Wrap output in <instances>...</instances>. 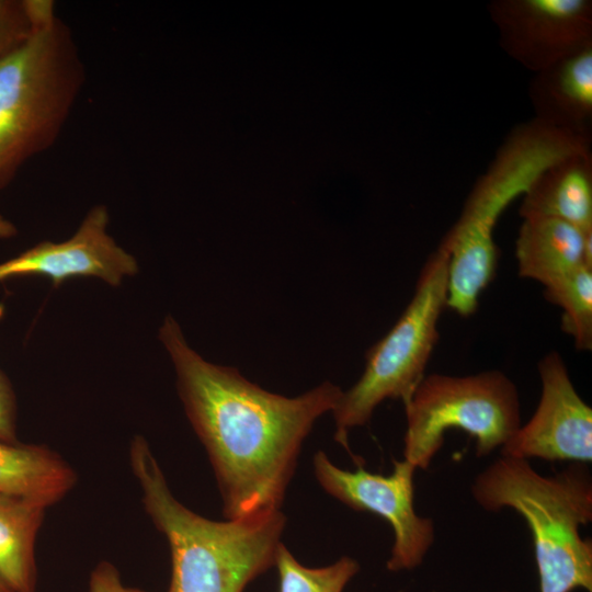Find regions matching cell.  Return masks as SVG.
Segmentation results:
<instances>
[{"label":"cell","mask_w":592,"mask_h":592,"mask_svg":"<svg viewBox=\"0 0 592 592\" xmlns=\"http://www.w3.org/2000/svg\"><path fill=\"white\" fill-rule=\"evenodd\" d=\"M158 338L175 371L185 414L214 469L227 520L280 509L306 436L342 389L323 382L296 397L263 389L231 366L210 363L167 316Z\"/></svg>","instance_id":"1"},{"label":"cell","mask_w":592,"mask_h":592,"mask_svg":"<svg viewBox=\"0 0 592 592\" xmlns=\"http://www.w3.org/2000/svg\"><path fill=\"white\" fill-rule=\"evenodd\" d=\"M407 429L403 458L428 469L442 448L445 433L460 430L476 442V455L488 456L521 426L516 385L500 371L466 376H424L403 402Z\"/></svg>","instance_id":"7"},{"label":"cell","mask_w":592,"mask_h":592,"mask_svg":"<svg viewBox=\"0 0 592 592\" xmlns=\"http://www.w3.org/2000/svg\"><path fill=\"white\" fill-rule=\"evenodd\" d=\"M34 0H0V59L31 32Z\"/></svg>","instance_id":"19"},{"label":"cell","mask_w":592,"mask_h":592,"mask_svg":"<svg viewBox=\"0 0 592 592\" xmlns=\"http://www.w3.org/2000/svg\"><path fill=\"white\" fill-rule=\"evenodd\" d=\"M0 592H12L1 579H0Z\"/></svg>","instance_id":"22"},{"label":"cell","mask_w":592,"mask_h":592,"mask_svg":"<svg viewBox=\"0 0 592 592\" xmlns=\"http://www.w3.org/2000/svg\"><path fill=\"white\" fill-rule=\"evenodd\" d=\"M77 482L76 470L55 449L0 441V494L27 497L49 508L70 493Z\"/></svg>","instance_id":"15"},{"label":"cell","mask_w":592,"mask_h":592,"mask_svg":"<svg viewBox=\"0 0 592 592\" xmlns=\"http://www.w3.org/2000/svg\"><path fill=\"white\" fill-rule=\"evenodd\" d=\"M540 398L531 419L501 454L530 460L592 462V409L578 394L562 357L550 352L538 363Z\"/></svg>","instance_id":"10"},{"label":"cell","mask_w":592,"mask_h":592,"mask_svg":"<svg viewBox=\"0 0 592 592\" xmlns=\"http://www.w3.org/2000/svg\"><path fill=\"white\" fill-rule=\"evenodd\" d=\"M314 475L330 496L349 508L376 514L391 527L394 543L386 567L391 572L414 570L422 565L435 538L432 519L417 513L414 506L415 468L394 460L389 475L335 466L322 451L312 458Z\"/></svg>","instance_id":"8"},{"label":"cell","mask_w":592,"mask_h":592,"mask_svg":"<svg viewBox=\"0 0 592 592\" xmlns=\"http://www.w3.org/2000/svg\"><path fill=\"white\" fill-rule=\"evenodd\" d=\"M483 510L511 509L532 536L539 592H592V543L581 527L592 521V480L585 464H569L553 476L530 460L500 455L471 485Z\"/></svg>","instance_id":"4"},{"label":"cell","mask_w":592,"mask_h":592,"mask_svg":"<svg viewBox=\"0 0 592 592\" xmlns=\"http://www.w3.org/2000/svg\"><path fill=\"white\" fill-rule=\"evenodd\" d=\"M128 458L144 510L169 545L171 578L167 592H243L275 566L286 523L280 509L213 521L173 496L143 435L132 439Z\"/></svg>","instance_id":"2"},{"label":"cell","mask_w":592,"mask_h":592,"mask_svg":"<svg viewBox=\"0 0 592 592\" xmlns=\"http://www.w3.org/2000/svg\"><path fill=\"white\" fill-rule=\"evenodd\" d=\"M587 150L591 137L535 118L509 133L440 243L448 253L446 307L462 317L475 314L496 275L499 252L493 232L502 213L547 167Z\"/></svg>","instance_id":"5"},{"label":"cell","mask_w":592,"mask_h":592,"mask_svg":"<svg viewBox=\"0 0 592 592\" xmlns=\"http://www.w3.org/2000/svg\"><path fill=\"white\" fill-rule=\"evenodd\" d=\"M488 13L501 48L534 73L592 44L590 0H493Z\"/></svg>","instance_id":"9"},{"label":"cell","mask_w":592,"mask_h":592,"mask_svg":"<svg viewBox=\"0 0 592 592\" xmlns=\"http://www.w3.org/2000/svg\"><path fill=\"white\" fill-rule=\"evenodd\" d=\"M274 567L278 573V592H343L361 569L357 560L349 556L326 567L309 568L283 544L278 547Z\"/></svg>","instance_id":"18"},{"label":"cell","mask_w":592,"mask_h":592,"mask_svg":"<svg viewBox=\"0 0 592 592\" xmlns=\"http://www.w3.org/2000/svg\"><path fill=\"white\" fill-rule=\"evenodd\" d=\"M0 441L18 443L16 398L8 377L0 371Z\"/></svg>","instance_id":"20"},{"label":"cell","mask_w":592,"mask_h":592,"mask_svg":"<svg viewBox=\"0 0 592 592\" xmlns=\"http://www.w3.org/2000/svg\"><path fill=\"white\" fill-rule=\"evenodd\" d=\"M105 205L90 208L76 232L61 242L42 241L0 263V281L25 275L49 277L55 286L78 277L92 276L117 287L138 272L134 255L109 234Z\"/></svg>","instance_id":"11"},{"label":"cell","mask_w":592,"mask_h":592,"mask_svg":"<svg viewBox=\"0 0 592 592\" xmlns=\"http://www.w3.org/2000/svg\"><path fill=\"white\" fill-rule=\"evenodd\" d=\"M515 258L520 277L546 286L583 264L592 267V230L556 218H524Z\"/></svg>","instance_id":"13"},{"label":"cell","mask_w":592,"mask_h":592,"mask_svg":"<svg viewBox=\"0 0 592 592\" xmlns=\"http://www.w3.org/2000/svg\"><path fill=\"white\" fill-rule=\"evenodd\" d=\"M447 263L448 253L440 244L423 265L408 306L387 334L367 351L363 374L342 391L331 411L334 440L346 451L352 429L367 424L384 400L405 402L425 376L446 307Z\"/></svg>","instance_id":"6"},{"label":"cell","mask_w":592,"mask_h":592,"mask_svg":"<svg viewBox=\"0 0 592 592\" xmlns=\"http://www.w3.org/2000/svg\"><path fill=\"white\" fill-rule=\"evenodd\" d=\"M501 592H510V591H501Z\"/></svg>","instance_id":"23"},{"label":"cell","mask_w":592,"mask_h":592,"mask_svg":"<svg viewBox=\"0 0 592 592\" xmlns=\"http://www.w3.org/2000/svg\"><path fill=\"white\" fill-rule=\"evenodd\" d=\"M70 27L52 0H34L30 34L0 59V192L57 140L84 84Z\"/></svg>","instance_id":"3"},{"label":"cell","mask_w":592,"mask_h":592,"mask_svg":"<svg viewBox=\"0 0 592 592\" xmlns=\"http://www.w3.org/2000/svg\"><path fill=\"white\" fill-rule=\"evenodd\" d=\"M544 296L562 310L561 329L579 351L592 349V267L585 264L544 286Z\"/></svg>","instance_id":"17"},{"label":"cell","mask_w":592,"mask_h":592,"mask_svg":"<svg viewBox=\"0 0 592 592\" xmlns=\"http://www.w3.org/2000/svg\"><path fill=\"white\" fill-rule=\"evenodd\" d=\"M48 506L0 494V579L12 592H36L35 544Z\"/></svg>","instance_id":"16"},{"label":"cell","mask_w":592,"mask_h":592,"mask_svg":"<svg viewBox=\"0 0 592 592\" xmlns=\"http://www.w3.org/2000/svg\"><path fill=\"white\" fill-rule=\"evenodd\" d=\"M528 96L536 121L591 137L592 44L534 73Z\"/></svg>","instance_id":"12"},{"label":"cell","mask_w":592,"mask_h":592,"mask_svg":"<svg viewBox=\"0 0 592 592\" xmlns=\"http://www.w3.org/2000/svg\"><path fill=\"white\" fill-rule=\"evenodd\" d=\"M520 216L549 217L592 230V153L569 155L547 167L522 195Z\"/></svg>","instance_id":"14"},{"label":"cell","mask_w":592,"mask_h":592,"mask_svg":"<svg viewBox=\"0 0 592 592\" xmlns=\"http://www.w3.org/2000/svg\"><path fill=\"white\" fill-rule=\"evenodd\" d=\"M89 592H146L141 589L126 585L118 569L110 561L102 560L92 569L89 583Z\"/></svg>","instance_id":"21"}]
</instances>
